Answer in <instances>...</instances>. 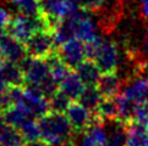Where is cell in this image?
I'll return each instance as SVG.
<instances>
[{
    "instance_id": "obj_15",
    "label": "cell",
    "mask_w": 148,
    "mask_h": 146,
    "mask_svg": "<svg viewBox=\"0 0 148 146\" xmlns=\"http://www.w3.org/2000/svg\"><path fill=\"white\" fill-rule=\"evenodd\" d=\"M0 73L10 88L14 87H23L26 84L23 72L18 64H14L5 60L0 65Z\"/></svg>"
},
{
    "instance_id": "obj_22",
    "label": "cell",
    "mask_w": 148,
    "mask_h": 146,
    "mask_svg": "<svg viewBox=\"0 0 148 146\" xmlns=\"http://www.w3.org/2000/svg\"><path fill=\"white\" fill-rule=\"evenodd\" d=\"M49 100V106H50V111L54 112H61L65 113V111L67 110L70 102L72 101L70 97H69L66 94H64L60 89H58L53 95L48 99Z\"/></svg>"
},
{
    "instance_id": "obj_17",
    "label": "cell",
    "mask_w": 148,
    "mask_h": 146,
    "mask_svg": "<svg viewBox=\"0 0 148 146\" xmlns=\"http://www.w3.org/2000/svg\"><path fill=\"white\" fill-rule=\"evenodd\" d=\"M76 72L86 85H97L99 78L102 76L96 62L92 60H84L76 68Z\"/></svg>"
},
{
    "instance_id": "obj_8",
    "label": "cell",
    "mask_w": 148,
    "mask_h": 146,
    "mask_svg": "<svg viewBox=\"0 0 148 146\" xmlns=\"http://www.w3.org/2000/svg\"><path fill=\"white\" fill-rule=\"evenodd\" d=\"M65 114L77 134L84 133L94 123L93 112L89 111L86 106H83L78 100L70 102L67 110L65 111Z\"/></svg>"
},
{
    "instance_id": "obj_31",
    "label": "cell",
    "mask_w": 148,
    "mask_h": 146,
    "mask_svg": "<svg viewBox=\"0 0 148 146\" xmlns=\"http://www.w3.org/2000/svg\"><path fill=\"white\" fill-rule=\"evenodd\" d=\"M5 61V59H4V57H3V55H1V53H0V65H1L3 64V62Z\"/></svg>"
},
{
    "instance_id": "obj_20",
    "label": "cell",
    "mask_w": 148,
    "mask_h": 146,
    "mask_svg": "<svg viewBox=\"0 0 148 146\" xmlns=\"http://www.w3.org/2000/svg\"><path fill=\"white\" fill-rule=\"evenodd\" d=\"M14 5H16L20 14L27 16H40L42 15V1L40 0H10Z\"/></svg>"
},
{
    "instance_id": "obj_9",
    "label": "cell",
    "mask_w": 148,
    "mask_h": 146,
    "mask_svg": "<svg viewBox=\"0 0 148 146\" xmlns=\"http://www.w3.org/2000/svg\"><path fill=\"white\" fill-rule=\"evenodd\" d=\"M88 10L80 7L75 10L71 15H69V17L72 21L73 29H75V36L81 39L83 43H89L98 38L94 30V24L88 16Z\"/></svg>"
},
{
    "instance_id": "obj_28",
    "label": "cell",
    "mask_w": 148,
    "mask_h": 146,
    "mask_svg": "<svg viewBox=\"0 0 148 146\" xmlns=\"http://www.w3.org/2000/svg\"><path fill=\"white\" fill-rule=\"evenodd\" d=\"M145 49L148 54V23H147V29H146V35H145Z\"/></svg>"
},
{
    "instance_id": "obj_2",
    "label": "cell",
    "mask_w": 148,
    "mask_h": 146,
    "mask_svg": "<svg viewBox=\"0 0 148 146\" xmlns=\"http://www.w3.org/2000/svg\"><path fill=\"white\" fill-rule=\"evenodd\" d=\"M39 30H49L47 28L45 21L42 15L33 17L23 14H17L12 15L6 33L12 35L15 39H17L21 43L26 44L31 39V36H33Z\"/></svg>"
},
{
    "instance_id": "obj_24",
    "label": "cell",
    "mask_w": 148,
    "mask_h": 146,
    "mask_svg": "<svg viewBox=\"0 0 148 146\" xmlns=\"http://www.w3.org/2000/svg\"><path fill=\"white\" fill-rule=\"evenodd\" d=\"M108 146H126V139H125V129L124 124L119 129L116 128L114 132L110 134Z\"/></svg>"
},
{
    "instance_id": "obj_14",
    "label": "cell",
    "mask_w": 148,
    "mask_h": 146,
    "mask_svg": "<svg viewBox=\"0 0 148 146\" xmlns=\"http://www.w3.org/2000/svg\"><path fill=\"white\" fill-rule=\"evenodd\" d=\"M126 146H148V129L137 122L124 124Z\"/></svg>"
},
{
    "instance_id": "obj_10",
    "label": "cell",
    "mask_w": 148,
    "mask_h": 146,
    "mask_svg": "<svg viewBox=\"0 0 148 146\" xmlns=\"http://www.w3.org/2000/svg\"><path fill=\"white\" fill-rule=\"evenodd\" d=\"M0 53L6 61L18 65L28 57L25 44L8 33L0 35Z\"/></svg>"
},
{
    "instance_id": "obj_11",
    "label": "cell",
    "mask_w": 148,
    "mask_h": 146,
    "mask_svg": "<svg viewBox=\"0 0 148 146\" xmlns=\"http://www.w3.org/2000/svg\"><path fill=\"white\" fill-rule=\"evenodd\" d=\"M40 1L42 12L55 21L65 18L75 10L80 9L73 0H40Z\"/></svg>"
},
{
    "instance_id": "obj_19",
    "label": "cell",
    "mask_w": 148,
    "mask_h": 146,
    "mask_svg": "<svg viewBox=\"0 0 148 146\" xmlns=\"http://www.w3.org/2000/svg\"><path fill=\"white\" fill-rule=\"evenodd\" d=\"M102 100L103 96L99 93L97 85H86V89H84L82 95L78 99V101L92 112L96 111Z\"/></svg>"
},
{
    "instance_id": "obj_7",
    "label": "cell",
    "mask_w": 148,
    "mask_h": 146,
    "mask_svg": "<svg viewBox=\"0 0 148 146\" xmlns=\"http://www.w3.org/2000/svg\"><path fill=\"white\" fill-rule=\"evenodd\" d=\"M94 62L100 73H116L119 70V49L114 41L103 40L96 55Z\"/></svg>"
},
{
    "instance_id": "obj_27",
    "label": "cell",
    "mask_w": 148,
    "mask_h": 146,
    "mask_svg": "<svg viewBox=\"0 0 148 146\" xmlns=\"http://www.w3.org/2000/svg\"><path fill=\"white\" fill-rule=\"evenodd\" d=\"M138 16L145 23H148V0H140Z\"/></svg>"
},
{
    "instance_id": "obj_1",
    "label": "cell",
    "mask_w": 148,
    "mask_h": 146,
    "mask_svg": "<svg viewBox=\"0 0 148 146\" xmlns=\"http://www.w3.org/2000/svg\"><path fill=\"white\" fill-rule=\"evenodd\" d=\"M40 132V141L50 146H71L73 137L77 134L73 130L65 113L49 111L37 118Z\"/></svg>"
},
{
    "instance_id": "obj_6",
    "label": "cell",
    "mask_w": 148,
    "mask_h": 146,
    "mask_svg": "<svg viewBox=\"0 0 148 146\" xmlns=\"http://www.w3.org/2000/svg\"><path fill=\"white\" fill-rule=\"evenodd\" d=\"M56 53L60 60L72 70H76L84 60H87L86 44L78 38H73L58 46Z\"/></svg>"
},
{
    "instance_id": "obj_25",
    "label": "cell",
    "mask_w": 148,
    "mask_h": 146,
    "mask_svg": "<svg viewBox=\"0 0 148 146\" xmlns=\"http://www.w3.org/2000/svg\"><path fill=\"white\" fill-rule=\"evenodd\" d=\"M12 18V15L5 9L0 7V35H3L8 32V27L10 24V21Z\"/></svg>"
},
{
    "instance_id": "obj_18",
    "label": "cell",
    "mask_w": 148,
    "mask_h": 146,
    "mask_svg": "<svg viewBox=\"0 0 148 146\" xmlns=\"http://www.w3.org/2000/svg\"><path fill=\"white\" fill-rule=\"evenodd\" d=\"M29 144L25 139L18 129L11 126H5L0 130V146H28Z\"/></svg>"
},
{
    "instance_id": "obj_4",
    "label": "cell",
    "mask_w": 148,
    "mask_h": 146,
    "mask_svg": "<svg viewBox=\"0 0 148 146\" xmlns=\"http://www.w3.org/2000/svg\"><path fill=\"white\" fill-rule=\"evenodd\" d=\"M20 67L25 76V80H26L25 85H33L39 88L43 83H45L51 77L49 65L47 60L27 57L25 61L20 64Z\"/></svg>"
},
{
    "instance_id": "obj_16",
    "label": "cell",
    "mask_w": 148,
    "mask_h": 146,
    "mask_svg": "<svg viewBox=\"0 0 148 146\" xmlns=\"http://www.w3.org/2000/svg\"><path fill=\"white\" fill-rule=\"evenodd\" d=\"M1 113H3L5 123H6L8 126H11L16 129H18L26 121H28L29 118H34L31 116L28 112H26L23 108H21L20 106L15 105V103L8 106L6 108H4Z\"/></svg>"
},
{
    "instance_id": "obj_12",
    "label": "cell",
    "mask_w": 148,
    "mask_h": 146,
    "mask_svg": "<svg viewBox=\"0 0 148 146\" xmlns=\"http://www.w3.org/2000/svg\"><path fill=\"white\" fill-rule=\"evenodd\" d=\"M125 80L116 73H103L97 83V88L103 97H118L124 89Z\"/></svg>"
},
{
    "instance_id": "obj_13",
    "label": "cell",
    "mask_w": 148,
    "mask_h": 146,
    "mask_svg": "<svg viewBox=\"0 0 148 146\" xmlns=\"http://www.w3.org/2000/svg\"><path fill=\"white\" fill-rule=\"evenodd\" d=\"M59 89L64 94H66L72 101H76L80 99L82 93L86 89V84L81 79V77L78 76L76 70H71L65 76L64 79L60 82Z\"/></svg>"
},
{
    "instance_id": "obj_5",
    "label": "cell",
    "mask_w": 148,
    "mask_h": 146,
    "mask_svg": "<svg viewBox=\"0 0 148 146\" xmlns=\"http://www.w3.org/2000/svg\"><path fill=\"white\" fill-rule=\"evenodd\" d=\"M120 95L137 108V106L148 97V76L142 72L125 79L124 89Z\"/></svg>"
},
{
    "instance_id": "obj_26",
    "label": "cell",
    "mask_w": 148,
    "mask_h": 146,
    "mask_svg": "<svg viewBox=\"0 0 148 146\" xmlns=\"http://www.w3.org/2000/svg\"><path fill=\"white\" fill-rule=\"evenodd\" d=\"M105 0H83V9L89 12H99L104 7Z\"/></svg>"
},
{
    "instance_id": "obj_21",
    "label": "cell",
    "mask_w": 148,
    "mask_h": 146,
    "mask_svg": "<svg viewBox=\"0 0 148 146\" xmlns=\"http://www.w3.org/2000/svg\"><path fill=\"white\" fill-rule=\"evenodd\" d=\"M18 130L22 133V135L25 137V139L27 140L28 144L36 143L40 139V132H39L37 118H29L28 121H26L22 126L18 128Z\"/></svg>"
},
{
    "instance_id": "obj_3",
    "label": "cell",
    "mask_w": 148,
    "mask_h": 146,
    "mask_svg": "<svg viewBox=\"0 0 148 146\" xmlns=\"http://www.w3.org/2000/svg\"><path fill=\"white\" fill-rule=\"evenodd\" d=\"M28 57L39 60H48L56 55L58 46L55 44L54 33L49 30H39L25 44Z\"/></svg>"
},
{
    "instance_id": "obj_23",
    "label": "cell",
    "mask_w": 148,
    "mask_h": 146,
    "mask_svg": "<svg viewBox=\"0 0 148 146\" xmlns=\"http://www.w3.org/2000/svg\"><path fill=\"white\" fill-rule=\"evenodd\" d=\"M135 122L148 128V97L137 106L135 113Z\"/></svg>"
},
{
    "instance_id": "obj_30",
    "label": "cell",
    "mask_w": 148,
    "mask_h": 146,
    "mask_svg": "<svg viewBox=\"0 0 148 146\" xmlns=\"http://www.w3.org/2000/svg\"><path fill=\"white\" fill-rule=\"evenodd\" d=\"M5 126H6V123H5L4 117H3V113H1V111H0V130H1Z\"/></svg>"
},
{
    "instance_id": "obj_29",
    "label": "cell",
    "mask_w": 148,
    "mask_h": 146,
    "mask_svg": "<svg viewBox=\"0 0 148 146\" xmlns=\"http://www.w3.org/2000/svg\"><path fill=\"white\" fill-rule=\"evenodd\" d=\"M28 146H50V145H48V144H45L43 141H40V140H38V141H36V143L29 144Z\"/></svg>"
}]
</instances>
